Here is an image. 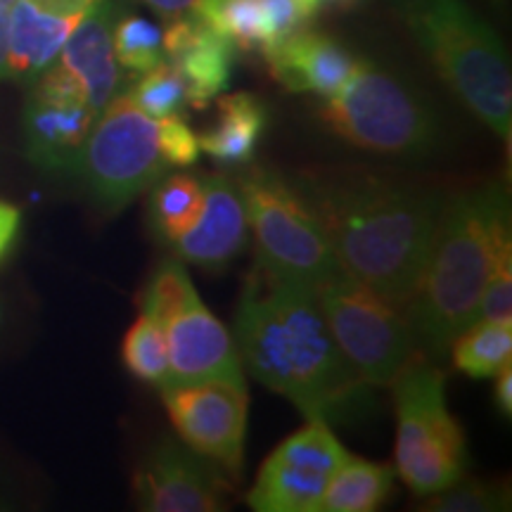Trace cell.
<instances>
[{"instance_id":"cell-16","label":"cell","mask_w":512,"mask_h":512,"mask_svg":"<svg viewBox=\"0 0 512 512\" xmlns=\"http://www.w3.org/2000/svg\"><path fill=\"white\" fill-rule=\"evenodd\" d=\"M261 55L280 86L294 93H316L318 98L335 95L358 62L342 43L309 27L271 43Z\"/></svg>"},{"instance_id":"cell-33","label":"cell","mask_w":512,"mask_h":512,"mask_svg":"<svg viewBox=\"0 0 512 512\" xmlns=\"http://www.w3.org/2000/svg\"><path fill=\"white\" fill-rule=\"evenodd\" d=\"M36 8L50 12L57 17H69V19H83L86 12L93 8L98 0H29Z\"/></svg>"},{"instance_id":"cell-26","label":"cell","mask_w":512,"mask_h":512,"mask_svg":"<svg viewBox=\"0 0 512 512\" xmlns=\"http://www.w3.org/2000/svg\"><path fill=\"white\" fill-rule=\"evenodd\" d=\"M195 299H200V294H197L195 283L185 271L183 261L166 259L155 275L147 280L138 297V306L147 316L155 318L159 325H164L166 320L183 311Z\"/></svg>"},{"instance_id":"cell-14","label":"cell","mask_w":512,"mask_h":512,"mask_svg":"<svg viewBox=\"0 0 512 512\" xmlns=\"http://www.w3.org/2000/svg\"><path fill=\"white\" fill-rule=\"evenodd\" d=\"M98 112L88 102L31 83L24 105V155L48 174H76Z\"/></svg>"},{"instance_id":"cell-37","label":"cell","mask_w":512,"mask_h":512,"mask_svg":"<svg viewBox=\"0 0 512 512\" xmlns=\"http://www.w3.org/2000/svg\"><path fill=\"white\" fill-rule=\"evenodd\" d=\"M12 3H15V0H0V8H10Z\"/></svg>"},{"instance_id":"cell-25","label":"cell","mask_w":512,"mask_h":512,"mask_svg":"<svg viewBox=\"0 0 512 512\" xmlns=\"http://www.w3.org/2000/svg\"><path fill=\"white\" fill-rule=\"evenodd\" d=\"M121 363L136 380L162 387L169 375L164 328L155 318L140 311L121 342Z\"/></svg>"},{"instance_id":"cell-32","label":"cell","mask_w":512,"mask_h":512,"mask_svg":"<svg viewBox=\"0 0 512 512\" xmlns=\"http://www.w3.org/2000/svg\"><path fill=\"white\" fill-rule=\"evenodd\" d=\"M22 228V211L15 204L0 200V261L8 256Z\"/></svg>"},{"instance_id":"cell-2","label":"cell","mask_w":512,"mask_h":512,"mask_svg":"<svg viewBox=\"0 0 512 512\" xmlns=\"http://www.w3.org/2000/svg\"><path fill=\"white\" fill-rule=\"evenodd\" d=\"M259 273L249 278L235 313L242 368L306 420L330 422L349 411L366 384L339 354L316 290Z\"/></svg>"},{"instance_id":"cell-12","label":"cell","mask_w":512,"mask_h":512,"mask_svg":"<svg viewBox=\"0 0 512 512\" xmlns=\"http://www.w3.org/2000/svg\"><path fill=\"white\" fill-rule=\"evenodd\" d=\"M228 491L219 465L171 439L150 448L133 475V501L145 512H219Z\"/></svg>"},{"instance_id":"cell-28","label":"cell","mask_w":512,"mask_h":512,"mask_svg":"<svg viewBox=\"0 0 512 512\" xmlns=\"http://www.w3.org/2000/svg\"><path fill=\"white\" fill-rule=\"evenodd\" d=\"M114 55L119 67L143 74L164 60V31L150 19L126 15L114 22Z\"/></svg>"},{"instance_id":"cell-3","label":"cell","mask_w":512,"mask_h":512,"mask_svg":"<svg viewBox=\"0 0 512 512\" xmlns=\"http://www.w3.org/2000/svg\"><path fill=\"white\" fill-rule=\"evenodd\" d=\"M505 211L510 200L501 183L444 200L418 292L408 306L418 351L432 361H441L453 339L479 318L496 223Z\"/></svg>"},{"instance_id":"cell-7","label":"cell","mask_w":512,"mask_h":512,"mask_svg":"<svg viewBox=\"0 0 512 512\" xmlns=\"http://www.w3.org/2000/svg\"><path fill=\"white\" fill-rule=\"evenodd\" d=\"M247 228L254 238L259 268L273 278L316 290L339 264L323 223L304 192L271 169H249L238 181Z\"/></svg>"},{"instance_id":"cell-5","label":"cell","mask_w":512,"mask_h":512,"mask_svg":"<svg viewBox=\"0 0 512 512\" xmlns=\"http://www.w3.org/2000/svg\"><path fill=\"white\" fill-rule=\"evenodd\" d=\"M396 408V475L415 496H432L463 479L465 434L448 411L446 375L422 351L392 384Z\"/></svg>"},{"instance_id":"cell-15","label":"cell","mask_w":512,"mask_h":512,"mask_svg":"<svg viewBox=\"0 0 512 512\" xmlns=\"http://www.w3.org/2000/svg\"><path fill=\"white\" fill-rule=\"evenodd\" d=\"M204 207L200 219L181 240L174 242V254L183 264L219 273L233 264L247 245L249 228L238 183L221 174L202 178Z\"/></svg>"},{"instance_id":"cell-13","label":"cell","mask_w":512,"mask_h":512,"mask_svg":"<svg viewBox=\"0 0 512 512\" xmlns=\"http://www.w3.org/2000/svg\"><path fill=\"white\" fill-rule=\"evenodd\" d=\"M162 328L169 354V375L162 387L192 382H230L247 387L233 335L202 299L171 316Z\"/></svg>"},{"instance_id":"cell-30","label":"cell","mask_w":512,"mask_h":512,"mask_svg":"<svg viewBox=\"0 0 512 512\" xmlns=\"http://www.w3.org/2000/svg\"><path fill=\"white\" fill-rule=\"evenodd\" d=\"M425 498L427 503L422 508L432 512H494L510 508L508 486L463 479Z\"/></svg>"},{"instance_id":"cell-27","label":"cell","mask_w":512,"mask_h":512,"mask_svg":"<svg viewBox=\"0 0 512 512\" xmlns=\"http://www.w3.org/2000/svg\"><path fill=\"white\" fill-rule=\"evenodd\" d=\"M479 318L494 323H512V230L510 211L498 219L491 252L489 280H486ZM477 318V320H479Z\"/></svg>"},{"instance_id":"cell-29","label":"cell","mask_w":512,"mask_h":512,"mask_svg":"<svg viewBox=\"0 0 512 512\" xmlns=\"http://www.w3.org/2000/svg\"><path fill=\"white\" fill-rule=\"evenodd\" d=\"M128 93L152 119L174 117L188 107V86L183 74L169 60H162L157 67L140 74L138 83Z\"/></svg>"},{"instance_id":"cell-11","label":"cell","mask_w":512,"mask_h":512,"mask_svg":"<svg viewBox=\"0 0 512 512\" xmlns=\"http://www.w3.org/2000/svg\"><path fill=\"white\" fill-rule=\"evenodd\" d=\"M171 425L188 448L238 477L245 460L249 392L230 382H192L162 387Z\"/></svg>"},{"instance_id":"cell-18","label":"cell","mask_w":512,"mask_h":512,"mask_svg":"<svg viewBox=\"0 0 512 512\" xmlns=\"http://www.w3.org/2000/svg\"><path fill=\"white\" fill-rule=\"evenodd\" d=\"M114 22L117 17H114L112 0H98L67 38L60 55L55 57L64 72L79 83L95 112H100L119 93L121 86L112 41Z\"/></svg>"},{"instance_id":"cell-34","label":"cell","mask_w":512,"mask_h":512,"mask_svg":"<svg viewBox=\"0 0 512 512\" xmlns=\"http://www.w3.org/2000/svg\"><path fill=\"white\" fill-rule=\"evenodd\" d=\"M143 3L150 10H155L159 17L166 19V22H174L178 17L190 15L200 0H143Z\"/></svg>"},{"instance_id":"cell-36","label":"cell","mask_w":512,"mask_h":512,"mask_svg":"<svg viewBox=\"0 0 512 512\" xmlns=\"http://www.w3.org/2000/svg\"><path fill=\"white\" fill-rule=\"evenodd\" d=\"M8 48H10V8H0V81L8 79Z\"/></svg>"},{"instance_id":"cell-22","label":"cell","mask_w":512,"mask_h":512,"mask_svg":"<svg viewBox=\"0 0 512 512\" xmlns=\"http://www.w3.org/2000/svg\"><path fill=\"white\" fill-rule=\"evenodd\" d=\"M204 207V185L190 174L166 176L152 185L150 221L164 242L174 245L200 219Z\"/></svg>"},{"instance_id":"cell-9","label":"cell","mask_w":512,"mask_h":512,"mask_svg":"<svg viewBox=\"0 0 512 512\" xmlns=\"http://www.w3.org/2000/svg\"><path fill=\"white\" fill-rule=\"evenodd\" d=\"M166 166L157 145V119L119 91L98 112L83 145L76 174L105 214H119L162 178Z\"/></svg>"},{"instance_id":"cell-1","label":"cell","mask_w":512,"mask_h":512,"mask_svg":"<svg viewBox=\"0 0 512 512\" xmlns=\"http://www.w3.org/2000/svg\"><path fill=\"white\" fill-rule=\"evenodd\" d=\"M304 195L339 268L408 313L444 207L437 192L351 171L313 178Z\"/></svg>"},{"instance_id":"cell-23","label":"cell","mask_w":512,"mask_h":512,"mask_svg":"<svg viewBox=\"0 0 512 512\" xmlns=\"http://www.w3.org/2000/svg\"><path fill=\"white\" fill-rule=\"evenodd\" d=\"M448 354L458 373L475 380L494 377L512 358V323L479 318L453 339Z\"/></svg>"},{"instance_id":"cell-35","label":"cell","mask_w":512,"mask_h":512,"mask_svg":"<svg viewBox=\"0 0 512 512\" xmlns=\"http://www.w3.org/2000/svg\"><path fill=\"white\" fill-rule=\"evenodd\" d=\"M494 377H496V387H494L496 408L498 413L505 415V418H510L512 415V363L503 366Z\"/></svg>"},{"instance_id":"cell-8","label":"cell","mask_w":512,"mask_h":512,"mask_svg":"<svg viewBox=\"0 0 512 512\" xmlns=\"http://www.w3.org/2000/svg\"><path fill=\"white\" fill-rule=\"evenodd\" d=\"M339 354L366 387H389L418 351L408 313L342 268L316 285Z\"/></svg>"},{"instance_id":"cell-20","label":"cell","mask_w":512,"mask_h":512,"mask_svg":"<svg viewBox=\"0 0 512 512\" xmlns=\"http://www.w3.org/2000/svg\"><path fill=\"white\" fill-rule=\"evenodd\" d=\"M268 114L252 93L219 95L216 124L197 136L200 152L223 166L249 164L264 136Z\"/></svg>"},{"instance_id":"cell-19","label":"cell","mask_w":512,"mask_h":512,"mask_svg":"<svg viewBox=\"0 0 512 512\" xmlns=\"http://www.w3.org/2000/svg\"><path fill=\"white\" fill-rule=\"evenodd\" d=\"M79 22L81 19L50 15L29 0H15L10 5L8 79L22 83L38 79L55 62Z\"/></svg>"},{"instance_id":"cell-4","label":"cell","mask_w":512,"mask_h":512,"mask_svg":"<svg viewBox=\"0 0 512 512\" xmlns=\"http://www.w3.org/2000/svg\"><path fill=\"white\" fill-rule=\"evenodd\" d=\"M399 10L446 86L510 145L512 72L496 31L465 0H399Z\"/></svg>"},{"instance_id":"cell-17","label":"cell","mask_w":512,"mask_h":512,"mask_svg":"<svg viewBox=\"0 0 512 512\" xmlns=\"http://www.w3.org/2000/svg\"><path fill=\"white\" fill-rule=\"evenodd\" d=\"M235 48L226 36L214 31L200 17L190 15L169 22L164 31V60L183 74L188 105L207 107L230 86Z\"/></svg>"},{"instance_id":"cell-31","label":"cell","mask_w":512,"mask_h":512,"mask_svg":"<svg viewBox=\"0 0 512 512\" xmlns=\"http://www.w3.org/2000/svg\"><path fill=\"white\" fill-rule=\"evenodd\" d=\"M157 145L169 169H174V166H192L200 159L197 133L185 124L181 114L157 119Z\"/></svg>"},{"instance_id":"cell-6","label":"cell","mask_w":512,"mask_h":512,"mask_svg":"<svg viewBox=\"0 0 512 512\" xmlns=\"http://www.w3.org/2000/svg\"><path fill=\"white\" fill-rule=\"evenodd\" d=\"M318 117L344 143L384 157H425L439 140L434 114L396 76L358 60Z\"/></svg>"},{"instance_id":"cell-21","label":"cell","mask_w":512,"mask_h":512,"mask_svg":"<svg viewBox=\"0 0 512 512\" xmlns=\"http://www.w3.org/2000/svg\"><path fill=\"white\" fill-rule=\"evenodd\" d=\"M396 470L349 456L325 491L318 512H373L392 496Z\"/></svg>"},{"instance_id":"cell-10","label":"cell","mask_w":512,"mask_h":512,"mask_svg":"<svg viewBox=\"0 0 512 512\" xmlns=\"http://www.w3.org/2000/svg\"><path fill=\"white\" fill-rule=\"evenodd\" d=\"M349 458L330 422L306 420L264 460L247 494L256 512H318L325 491Z\"/></svg>"},{"instance_id":"cell-24","label":"cell","mask_w":512,"mask_h":512,"mask_svg":"<svg viewBox=\"0 0 512 512\" xmlns=\"http://www.w3.org/2000/svg\"><path fill=\"white\" fill-rule=\"evenodd\" d=\"M192 15L240 50L261 53L271 43L264 0H200Z\"/></svg>"}]
</instances>
